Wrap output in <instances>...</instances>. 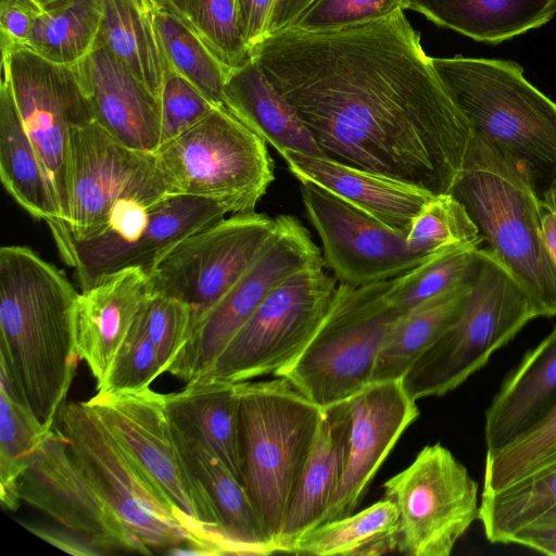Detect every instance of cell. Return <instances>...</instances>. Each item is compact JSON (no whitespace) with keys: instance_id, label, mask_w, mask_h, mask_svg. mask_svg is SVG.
Wrapping results in <instances>:
<instances>
[{"instance_id":"obj_56","label":"cell","mask_w":556,"mask_h":556,"mask_svg":"<svg viewBox=\"0 0 556 556\" xmlns=\"http://www.w3.org/2000/svg\"><path fill=\"white\" fill-rule=\"evenodd\" d=\"M276 1V0H275Z\"/></svg>"},{"instance_id":"obj_37","label":"cell","mask_w":556,"mask_h":556,"mask_svg":"<svg viewBox=\"0 0 556 556\" xmlns=\"http://www.w3.org/2000/svg\"><path fill=\"white\" fill-rule=\"evenodd\" d=\"M480 243L452 247L394 277L386 291L388 303L405 313L420 303L469 282L481 260Z\"/></svg>"},{"instance_id":"obj_54","label":"cell","mask_w":556,"mask_h":556,"mask_svg":"<svg viewBox=\"0 0 556 556\" xmlns=\"http://www.w3.org/2000/svg\"><path fill=\"white\" fill-rule=\"evenodd\" d=\"M542 203L544 206L556 213V169L554 178L543 192Z\"/></svg>"},{"instance_id":"obj_31","label":"cell","mask_w":556,"mask_h":556,"mask_svg":"<svg viewBox=\"0 0 556 556\" xmlns=\"http://www.w3.org/2000/svg\"><path fill=\"white\" fill-rule=\"evenodd\" d=\"M471 281L420 303L396 320L379 352L371 382L403 378L413 363L459 317Z\"/></svg>"},{"instance_id":"obj_52","label":"cell","mask_w":556,"mask_h":556,"mask_svg":"<svg viewBox=\"0 0 556 556\" xmlns=\"http://www.w3.org/2000/svg\"><path fill=\"white\" fill-rule=\"evenodd\" d=\"M151 1L155 7L164 9V10L175 14L176 16H178L180 20H182L187 24L186 18H187V10H188L189 0H151Z\"/></svg>"},{"instance_id":"obj_53","label":"cell","mask_w":556,"mask_h":556,"mask_svg":"<svg viewBox=\"0 0 556 556\" xmlns=\"http://www.w3.org/2000/svg\"><path fill=\"white\" fill-rule=\"evenodd\" d=\"M523 530L529 531H556V506L541 516ZM521 530V531H523ZM513 541V540H511Z\"/></svg>"},{"instance_id":"obj_50","label":"cell","mask_w":556,"mask_h":556,"mask_svg":"<svg viewBox=\"0 0 556 556\" xmlns=\"http://www.w3.org/2000/svg\"><path fill=\"white\" fill-rule=\"evenodd\" d=\"M545 555L556 556V531H529L518 532L511 541Z\"/></svg>"},{"instance_id":"obj_29","label":"cell","mask_w":556,"mask_h":556,"mask_svg":"<svg viewBox=\"0 0 556 556\" xmlns=\"http://www.w3.org/2000/svg\"><path fill=\"white\" fill-rule=\"evenodd\" d=\"M172 429L185 463L207 491L226 535L247 555L277 553L240 481L200 442L173 424Z\"/></svg>"},{"instance_id":"obj_6","label":"cell","mask_w":556,"mask_h":556,"mask_svg":"<svg viewBox=\"0 0 556 556\" xmlns=\"http://www.w3.org/2000/svg\"><path fill=\"white\" fill-rule=\"evenodd\" d=\"M538 317L527 292L482 249L459 317L403 376L406 393L417 401L455 390Z\"/></svg>"},{"instance_id":"obj_45","label":"cell","mask_w":556,"mask_h":556,"mask_svg":"<svg viewBox=\"0 0 556 556\" xmlns=\"http://www.w3.org/2000/svg\"><path fill=\"white\" fill-rule=\"evenodd\" d=\"M160 102V146L192 127L215 108L194 86L173 71L165 74Z\"/></svg>"},{"instance_id":"obj_47","label":"cell","mask_w":556,"mask_h":556,"mask_svg":"<svg viewBox=\"0 0 556 556\" xmlns=\"http://www.w3.org/2000/svg\"><path fill=\"white\" fill-rule=\"evenodd\" d=\"M28 531L52 546L76 556H94L105 554L86 536L63 527L64 529L34 523H22Z\"/></svg>"},{"instance_id":"obj_12","label":"cell","mask_w":556,"mask_h":556,"mask_svg":"<svg viewBox=\"0 0 556 556\" xmlns=\"http://www.w3.org/2000/svg\"><path fill=\"white\" fill-rule=\"evenodd\" d=\"M1 74L56 193L63 225L71 202L72 130L96 121L77 65L51 62L26 46H1Z\"/></svg>"},{"instance_id":"obj_22","label":"cell","mask_w":556,"mask_h":556,"mask_svg":"<svg viewBox=\"0 0 556 556\" xmlns=\"http://www.w3.org/2000/svg\"><path fill=\"white\" fill-rule=\"evenodd\" d=\"M280 155L301 184H314L402 233H407L415 216L434 195L408 182L327 157L289 150Z\"/></svg>"},{"instance_id":"obj_34","label":"cell","mask_w":556,"mask_h":556,"mask_svg":"<svg viewBox=\"0 0 556 556\" xmlns=\"http://www.w3.org/2000/svg\"><path fill=\"white\" fill-rule=\"evenodd\" d=\"M556 506V459L496 492L481 494L479 520L486 540L511 544L513 538Z\"/></svg>"},{"instance_id":"obj_10","label":"cell","mask_w":556,"mask_h":556,"mask_svg":"<svg viewBox=\"0 0 556 556\" xmlns=\"http://www.w3.org/2000/svg\"><path fill=\"white\" fill-rule=\"evenodd\" d=\"M155 155L180 193L211 200L227 214L255 212L275 180L267 143L217 108Z\"/></svg>"},{"instance_id":"obj_41","label":"cell","mask_w":556,"mask_h":556,"mask_svg":"<svg viewBox=\"0 0 556 556\" xmlns=\"http://www.w3.org/2000/svg\"><path fill=\"white\" fill-rule=\"evenodd\" d=\"M186 22L228 72L253 60L236 0H189Z\"/></svg>"},{"instance_id":"obj_4","label":"cell","mask_w":556,"mask_h":556,"mask_svg":"<svg viewBox=\"0 0 556 556\" xmlns=\"http://www.w3.org/2000/svg\"><path fill=\"white\" fill-rule=\"evenodd\" d=\"M475 135L514 161L539 187L556 169V102L534 87L515 61L431 58Z\"/></svg>"},{"instance_id":"obj_44","label":"cell","mask_w":556,"mask_h":556,"mask_svg":"<svg viewBox=\"0 0 556 556\" xmlns=\"http://www.w3.org/2000/svg\"><path fill=\"white\" fill-rule=\"evenodd\" d=\"M406 10L405 0H315L289 26L300 30L338 29Z\"/></svg>"},{"instance_id":"obj_35","label":"cell","mask_w":556,"mask_h":556,"mask_svg":"<svg viewBox=\"0 0 556 556\" xmlns=\"http://www.w3.org/2000/svg\"><path fill=\"white\" fill-rule=\"evenodd\" d=\"M0 368V502L3 509L14 511L22 502L18 478L53 427L20 400L5 369Z\"/></svg>"},{"instance_id":"obj_33","label":"cell","mask_w":556,"mask_h":556,"mask_svg":"<svg viewBox=\"0 0 556 556\" xmlns=\"http://www.w3.org/2000/svg\"><path fill=\"white\" fill-rule=\"evenodd\" d=\"M103 0H53L38 13L26 47L58 64H76L94 47Z\"/></svg>"},{"instance_id":"obj_32","label":"cell","mask_w":556,"mask_h":556,"mask_svg":"<svg viewBox=\"0 0 556 556\" xmlns=\"http://www.w3.org/2000/svg\"><path fill=\"white\" fill-rule=\"evenodd\" d=\"M400 515L389 497L343 518L324 522L302 533L292 554L317 556H375L397 551Z\"/></svg>"},{"instance_id":"obj_18","label":"cell","mask_w":556,"mask_h":556,"mask_svg":"<svg viewBox=\"0 0 556 556\" xmlns=\"http://www.w3.org/2000/svg\"><path fill=\"white\" fill-rule=\"evenodd\" d=\"M301 195L307 217L320 238L324 263L339 283L359 287L389 280L430 256L413 253L406 233L314 184H302Z\"/></svg>"},{"instance_id":"obj_23","label":"cell","mask_w":556,"mask_h":556,"mask_svg":"<svg viewBox=\"0 0 556 556\" xmlns=\"http://www.w3.org/2000/svg\"><path fill=\"white\" fill-rule=\"evenodd\" d=\"M556 407V327L528 350L485 410L486 451L498 450L543 421Z\"/></svg>"},{"instance_id":"obj_8","label":"cell","mask_w":556,"mask_h":556,"mask_svg":"<svg viewBox=\"0 0 556 556\" xmlns=\"http://www.w3.org/2000/svg\"><path fill=\"white\" fill-rule=\"evenodd\" d=\"M85 402L134 456L207 555H247L226 535L207 491L185 463L173 434L165 394L151 388L97 392Z\"/></svg>"},{"instance_id":"obj_51","label":"cell","mask_w":556,"mask_h":556,"mask_svg":"<svg viewBox=\"0 0 556 556\" xmlns=\"http://www.w3.org/2000/svg\"><path fill=\"white\" fill-rule=\"evenodd\" d=\"M542 226L545 241L556 263V213L542 203Z\"/></svg>"},{"instance_id":"obj_42","label":"cell","mask_w":556,"mask_h":556,"mask_svg":"<svg viewBox=\"0 0 556 556\" xmlns=\"http://www.w3.org/2000/svg\"><path fill=\"white\" fill-rule=\"evenodd\" d=\"M162 374L164 369L159 353L147 336L138 315L104 379L97 386V391L102 393L142 391L149 389Z\"/></svg>"},{"instance_id":"obj_19","label":"cell","mask_w":556,"mask_h":556,"mask_svg":"<svg viewBox=\"0 0 556 556\" xmlns=\"http://www.w3.org/2000/svg\"><path fill=\"white\" fill-rule=\"evenodd\" d=\"M345 456L334 496L318 525L354 513L403 432L419 415L402 379L371 382L348 400Z\"/></svg>"},{"instance_id":"obj_48","label":"cell","mask_w":556,"mask_h":556,"mask_svg":"<svg viewBox=\"0 0 556 556\" xmlns=\"http://www.w3.org/2000/svg\"><path fill=\"white\" fill-rule=\"evenodd\" d=\"M245 41L252 47L266 35V25L275 0H236Z\"/></svg>"},{"instance_id":"obj_14","label":"cell","mask_w":556,"mask_h":556,"mask_svg":"<svg viewBox=\"0 0 556 556\" xmlns=\"http://www.w3.org/2000/svg\"><path fill=\"white\" fill-rule=\"evenodd\" d=\"M180 193L155 153L130 149L96 121L72 130V190L67 220L51 230L55 244L65 238L98 235L124 199L153 205Z\"/></svg>"},{"instance_id":"obj_46","label":"cell","mask_w":556,"mask_h":556,"mask_svg":"<svg viewBox=\"0 0 556 556\" xmlns=\"http://www.w3.org/2000/svg\"><path fill=\"white\" fill-rule=\"evenodd\" d=\"M41 8L33 0H2L0 4L1 46H27Z\"/></svg>"},{"instance_id":"obj_3","label":"cell","mask_w":556,"mask_h":556,"mask_svg":"<svg viewBox=\"0 0 556 556\" xmlns=\"http://www.w3.org/2000/svg\"><path fill=\"white\" fill-rule=\"evenodd\" d=\"M450 193L466 208L488 250L531 299L539 317L556 316V263L542 226V199L509 157L475 135Z\"/></svg>"},{"instance_id":"obj_36","label":"cell","mask_w":556,"mask_h":556,"mask_svg":"<svg viewBox=\"0 0 556 556\" xmlns=\"http://www.w3.org/2000/svg\"><path fill=\"white\" fill-rule=\"evenodd\" d=\"M154 20L169 70L187 79L215 108L227 111L225 86L229 72L178 16L154 5Z\"/></svg>"},{"instance_id":"obj_11","label":"cell","mask_w":556,"mask_h":556,"mask_svg":"<svg viewBox=\"0 0 556 556\" xmlns=\"http://www.w3.org/2000/svg\"><path fill=\"white\" fill-rule=\"evenodd\" d=\"M337 281L324 266L309 267L285 279L195 380L239 383L276 376L316 333L331 306Z\"/></svg>"},{"instance_id":"obj_39","label":"cell","mask_w":556,"mask_h":556,"mask_svg":"<svg viewBox=\"0 0 556 556\" xmlns=\"http://www.w3.org/2000/svg\"><path fill=\"white\" fill-rule=\"evenodd\" d=\"M556 459V407L509 444L486 451L481 494L502 490Z\"/></svg>"},{"instance_id":"obj_13","label":"cell","mask_w":556,"mask_h":556,"mask_svg":"<svg viewBox=\"0 0 556 556\" xmlns=\"http://www.w3.org/2000/svg\"><path fill=\"white\" fill-rule=\"evenodd\" d=\"M275 230L276 218L252 212L188 236L146 269L151 293L186 304L191 331L251 267Z\"/></svg>"},{"instance_id":"obj_9","label":"cell","mask_w":556,"mask_h":556,"mask_svg":"<svg viewBox=\"0 0 556 556\" xmlns=\"http://www.w3.org/2000/svg\"><path fill=\"white\" fill-rule=\"evenodd\" d=\"M54 426L87 480L152 553L195 545L207 555L134 456L85 401L65 402Z\"/></svg>"},{"instance_id":"obj_25","label":"cell","mask_w":556,"mask_h":556,"mask_svg":"<svg viewBox=\"0 0 556 556\" xmlns=\"http://www.w3.org/2000/svg\"><path fill=\"white\" fill-rule=\"evenodd\" d=\"M165 404L170 422L219 458L243 485L237 384L193 380L165 394Z\"/></svg>"},{"instance_id":"obj_30","label":"cell","mask_w":556,"mask_h":556,"mask_svg":"<svg viewBox=\"0 0 556 556\" xmlns=\"http://www.w3.org/2000/svg\"><path fill=\"white\" fill-rule=\"evenodd\" d=\"M111 52L156 97L170 71L154 20L151 0H103L97 41Z\"/></svg>"},{"instance_id":"obj_5","label":"cell","mask_w":556,"mask_h":556,"mask_svg":"<svg viewBox=\"0 0 556 556\" xmlns=\"http://www.w3.org/2000/svg\"><path fill=\"white\" fill-rule=\"evenodd\" d=\"M236 384L240 400L243 486L276 547L324 409L281 377Z\"/></svg>"},{"instance_id":"obj_49","label":"cell","mask_w":556,"mask_h":556,"mask_svg":"<svg viewBox=\"0 0 556 556\" xmlns=\"http://www.w3.org/2000/svg\"><path fill=\"white\" fill-rule=\"evenodd\" d=\"M314 1L315 0H276L268 16L266 35L288 28Z\"/></svg>"},{"instance_id":"obj_20","label":"cell","mask_w":556,"mask_h":556,"mask_svg":"<svg viewBox=\"0 0 556 556\" xmlns=\"http://www.w3.org/2000/svg\"><path fill=\"white\" fill-rule=\"evenodd\" d=\"M76 65L96 122L124 146L155 153L160 98L99 42Z\"/></svg>"},{"instance_id":"obj_7","label":"cell","mask_w":556,"mask_h":556,"mask_svg":"<svg viewBox=\"0 0 556 556\" xmlns=\"http://www.w3.org/2000/svg\"><path fill=\"white\" fill-rule=\"evenodd\" d=\"M390 280L339 283L331 306L299 356L275 377L325 409L371 383L379 352L403 315L386 299Z\"/></svg>"},{"instance_id":"obj_16","label":"cell","mask_w":556,"mask_h":556,"mask_svg":"<svg viewBox=\"0 0 556 556\" xmlns=\"http://www.w3.org/2000/svg\"><path fill=\"white\" fill-rule=\"evenodd\" d=\"M317 266H325L323 253L305 226L293 215L277 216L276 230L262 253L191 329L167 372L186 383L201 377L274 288L291 275Z\"/></svg>"},{"instance_id":"obj_24","label":"cell","mask_w":556,"mask_h":556,"mask_svg":"<svg viewBox=\"0 0 556 556\" xmlns=\"http://www.w3.org/2000/svg\"><path fill=\"white\" fill-rule=\"evenodd\" d=\"M348 426V401L324 409L314 445L276 540L277 553H289L293 542L316 527L330 505L342 473Z\"/></svg>"},{"instance_id":"obj_43","label":"cell","mask_w":556,"mask_h":556,"mask_svg":"<svg viewBox=\"0 0 556 556\" xmlns=\"http://www.w3.org/2000/svg\"><path fill=\"white\" fill-rule=\"evenodd\" d=\"M139 319L159 353L164 372H167L187 344L191 327L190 308L175 299L151 293Z\"/></svg>"},{"instance_id":"obj_28","label":"cell","mask_w":556,"mask_h":556,"mask_svg":"<svg viewBox=\"0 0 556 556\" xmlns=\"http://www.w3.org/2000/svg\"><path fill=\"white\" fill-rule=\"evenodd\" d=\"M0 178L10 195L49 229L62 225L56 193L18 114L8 78L0 83Z\"/></svg>"},{"instance_id":"obj_55","label":"cell","mask_w":556,"mask_h":556,"mask_svg":"<svg viewBox=\"0 0 556 556\" xmlns=\"http://www.w3.org/2000/svg\"><path fill=\"white\" fill-rule=\"evenodd\" d=\"M35 3H37L40 8L46 5L47 3L53 1V0H33Z\"/></svg>"},{"instance_id":"obj_2","label":"cell","mask_w":556,"mask_h":556,"mask_svg":"<svg viewBox=\"0 0 556 556\" xmlns=\"http://www.w3.org/2000/svg\"><path fill=\"white\" fill-rule=\"evenodd\" d=\"M78 296L64 271L31 249H0V367L20 400L50 428L80 361Z\"/></svg>"},{"instance_id":"obj_21","label":"cell","mask_w":556,"mask_h":556,"mask_svg":"<svg viewBox=\"0 0 556 556\" xmlns=\"http://www.w3.org/2000/svg\"><path fill=\"white\" fill-rule=\"evenodd\" d=\"M150 295L143 267L122 268L79 293L75 313L76 346L97 386L104 379Z\"/></svg>"},{"instance_id":"obj_15","label":"cell","mask_w":556,"mask_h":556,"mask_svg":"<svg viewBox=\"0 0 556 556\" xmlns=\"http://www.w3.org/2000/svg\"><path fill=\"white\" fill-rule=\"evenodd\" d=\"M478 483L440 443L426 445L413 463L383 483L397 506V551L413 556H448L479 520Z\"/></svg>"},{"instance_id":"obj_40","label":"cell","mask_w":556,"mask_h":556,"mask_svg":"<svg viewBox=\"0 0 556 556\" xmlns=\"http://www.w3.org/2000/svg\"><path fill=\"white\" fill-rule=\"evenodd\" d=\"M482 241L465 206L450 192L434 194L420 208L406 233L408 249L422 256Z\"/></svg>"},{"instance_id":"obj_1","label":"cell","mask_w":556,"mask_h":556,"mask_svg":"<svg viewBox=\"0 0 556 556\" xmlns=\"http://www.w3.org/2000/svg\"><path fill=\"white\" fill-rule=\"evenodd\" d=\"M252 56L325 157L450 192L475 131L404 10L338 29L288 27Z\"/></svg>"},{"instance_id":"obj_27","label":"cell","mask_w":556,"mask_h":556,"mask_svg":"<svg viewBox=\"0 0 556 556\" xmlns=\"http://www.w3.org/2000/svg\"><path fill=\"white\" fill-rule=\"evenodd\" d=\"M406 9L476 41L498 45L540 28L556 15V0H405Z\"/></svg>"},{"instance_id":"obj_38","label":"cell","mask_w":556,"mask_h":556,"mask_svg":"<svg viewBox=\"0 0 556 556\" xmlns=\"http://www.w3.org/2000/svg\"><path fill=\"white\" fill-rule=\"evenodd\" d=\"M215 202L185 193L172 194L150 207L131 267L147 269L155 260L188 236L226 217Z\"/></svg>"},{"instance_id":"obj_26","label":"cell","mask_w":556,"mask_h":556,"mask_svg":"<svg viewBox=\"0 0 556 556\" xmlns=\"http://www.w3.org/2000/svg\"><path fill=\"white\" fill-rule=\"evenodd\" d=\"M225 97L227 111L279 154L289 150L325 157L294 108L254 60L228 73Z\"/></svg>"},{"instance_id":"obj_17","label":"cell","mask_w":556,"mask_h":556,"mask_svg":"<svg viewBox=\"0 0 556 556\" xmlns=\"http://www.w3.org/2000/svg\"><path fill=\"white\" fill-rule=\"evenodd\" d=\"M17 492L22 502L86 536L105 554H152L87 480L54 425L18 478Z\"/></svg>"}]
</instances>
